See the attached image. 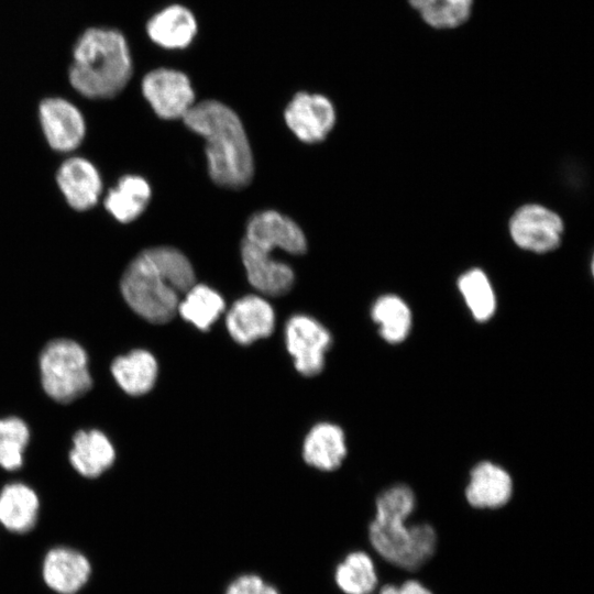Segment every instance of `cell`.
Returning <instances> with one entry per match:
<instances>
[{"instance_id": "6da1fadb", "label": "cell", "mask_w": 594, "mask_h": 594, "mask_svg": "<svg viewBox=\"0 0 594 594\" xmlns=\"http://www.w3.org/2000/svg\"><path fill=\"white\" fill-rule=\"evenodd\" d=\"M195 284L189 260L177 249L157 246L141 252L127 267L121 292L130 308L152 323L174 318L180 296Z\"/></svg>"}, {"instance_id": "7a4b0ae2", "label": "cell", "mask_w": 594, "mask_h": 594, "mask_svg": "<svg viewBox=\"0 0 594 594\" xmlns=\"http://www.w3.org/2000/svg\"><path fill=\"white\" fill-rule=\"evenodd\" d=\"M278 249L289 254L305 253L304 232L277 211L255 213L246 226L241 255L250 284L268 296L288 293L295 280L292 267L273 257V251Z\"/></svg>"}, {"instance_id": "3957f363", "label": "cell", "mask_w": 594, "mask_h": 594, "mask_svg": "<svg viewBox=\"0 0 594 594\" xmlns=\"http://www.w3.org/2000/svg\"><path fill=\"white\" fill-rule=\"evenodd\" d=\"M185 124L206 141L210 177L220 186L239 189L253 176V156L237 113L222 102L194 103L183 118Z\"/></svg>"}, {"instance_id": "277c9868", "label": "cell", "mask_w": 594, "mask_h": 594, "mask_svg": "<svg viewBox=\"0 0 594 594\" xmlns=\"http://www.w3.org/2000/svg\"><path fill=\"white\" fill-rule=\"evenodd\" d=\"M131 74L130 48L119 30L89 28L78 37L68 78L79 94L91 99L112 98L125 87Z\"/></svg>"}, {"instance_id": "5b68a950", "label": "cell", "mask_w": 594, "mask_h": 594, "mask_svg": "<svg viewBox=\"0 0 594 594\" xmlns=\"http://www.w3.org/2000/svg\"><path fill=\"white\" fill-rule=\"evenodd\" d=\"M88 355L74 340L50 341L40 354L41 384L52 399L70 403L87 393L92 385Z\"/></svg>"}, {"instance_id": "8992f818", "label": "cell", "mask_w": 594, "mask_h": 594, "mask_svg": "<svg viewBox=\"0 0 594 594\" xmlns=\"http://www.w3.org/2000/svg\"><path fill=\"white\" fill-rule=\"evenodd\" d=\"M141 88L152 109L163 119H183L195 103L189 78L176 69L151 70L143 77Z\"/></svg>"}, {"instance_id": "52a82bcc", "label": "cell", "mask_w": 594, "mask_h": 594, "mask_svg": "<svg viewBox=\"0 0 594 594\" xmlns=\"http://www.w3.org/2000/svg\"><path fill=\"white\" fill-rule=\"evenodd\" d=\"M285 338L295 367L301 375L315 376L322 371L331 336L321 323L309 316L295 315L287 321Z\"/></svg>"}, {"instance_id": "ba28073f", "label": "cell", "mask_w": 594, "mask_h": 594, "mask_svg": "<svg viewBox=\"0 0 594 594\" xmlns=\"http://www.w3.org/2000/svg\"><path fill=\"white\" fill-rule=\"evenodd\" d=\"M284 118L300 141L315 143L322 141L331 131L336 112L331 101L324 96L301 91L287 105Z\"/></svg>"}, {"instance_id": "9c48e42d", "label": "cell", "mask_w": 594, "mask_h": 594, "mask_svg": "<svg viewBox=\"0 0 594 594\" xmlns=\"http://www.w3.org/2000/svg\"><path fill=\"white\" fill-rule=\"evenodd\" d=\"M91 573L90 560L72 547H53L42 560V580L56 594H77L89 582Z\"/></svg>"}, {"instance_id": "30bf717a", "label": "cell", "mask_w": 594, "mask_h": 594, "mask_svg": "<svg viewBox=\"0 0 594 594\" xmlns=\"http://www.w3.org/2000/svg\"><path fill=\"white\" fill-rule=\"evenodd\" d=\"M513 240L522 249L548 252L560 243L563 224L560 217L539 205H527L510 219Z\"/></svg>"}, {"instance_id": "8fae6325", "label": "cell", "mask_w": 594, "mask_h": 594, "mask_svg": "<svg viewBox=\"0 0 594 594\" xmlns=\"http://www.w3.org/2000/svg\"><path fill=\"white\" fill-rule=\"evenodd\" d=\"M40 120L50 145L57 151L77 147L85 136L81 112L66 99L51 97L40 105Z\"/></svg>"}, {"instance_id": "7c38bea8", "label": "cell", "mask_w": 594, "mask_h": 594, "mask_svg": "<svg viewBox=\"0 0 594 594\" xmlns=\"http://www.w3.org/2000/svg\"><path fill=\"white\" fill-rule=\"evenodd\" d=\"M226 324L235 342L250 344L271 336L275 326V314L264 298L248 295L232 305L227 314Z\"/></svg>"}, {"instance_id": "4fadbf2b", "label": "cell", "mask_w": 594, "mask_h": 594, "mask_svg": "<svg viewBox=\"0 0 594 594\" xmlns=\"http://www.w3.org/2000/svg\"><path fill=\"white\" fill-rule=\"evenodd\" d=\"M114 460V447L102 431L82 429L74 435L69 462L81 476L98 477L112 466Z\"/></svg>"}, {"instance_id": "5bb4252c", "label": "cell", "mask_w": 594, "mask_h": 594, "mask_svg": "<svg viewBox=\"0 0 594 594\" xmlns=\"http://www.w3.org/2000/svg\"><path fill=\"white\" fill-rule=\"evenodd\" d=\"M512 494L513 481L503 468L488 461L474 466L465 490V497L471 506L496 509L506 505Z\"/></svg>"}, {"instance_id": "9a60e30c", "label": "cell", "mask_w": 594, "mask_h": 594, "mask_svg": "<svg viewBox=\"0 0 594 594\" xmlns=\"http://www.w3.org/2000/svg\"><path fill=\"white\" fill-rule=\"evenodd\" d=\"M56 179L74 209L86 210L96 205L101 191V179L89 161L81 157L65 161L57 172Z\"/></svg>"}, {"instance_id": "2e32d148", "label": "cell", "mask_w": 594, "mask_h": 594, "mask_svg": "<svg viewBox=\"0 0 594 594\" xmlns=\"http://www.w3.org/2000/svg\"><path fill=\"white\" fill-rule=\"evenodd\" d=\"M40 498L22 482H11L0 491V525L12 534H26L37 522Z\"/></svg>"}, {"instance_id": "e0dca14e", "label": "cell", "mask_w": 594, "mask_h": 594, "mask_svg": "<svg viewBox=\"0 0 594 594\" xmlns=\"http://www.w3.org/2000/svg\"><path fill=\"white\" fill-rule=\"evenodd\" d=\"M146 33L161 47L179 50L193 42L197 33V21L189 9L172 4L147 21Z\"/></svg>"}, {"instance_id": "ac0fdd59", "label": "cell", "mask_w": 594, "mask_h": 594, "mask_svg": "<svg viewBox=\"0 0 594 594\" xmlns=\"http://www.w3.org/2000/svg\"><path fill=\"white\" fill-rule=\"evenodd\" d=\"M110 370L114 381L125 394L141 396L153 388L158 366L152 353L136 349L117 356Z\"/></svg>"}, {"instance_id": "d6986e66", "label": "cell", "mask_w": 594, "mask_h": 594, "mask_svg": "<svg viewBox=\"0 0 594 594\" xmlns=\"http://www.w3.org/2000/svg\"><path fill=\"white\" fill-rule=\"evenodd\" d=\"M302 454L305 461L316 469H338L346 454L342 429L329 422L316 425L305 439Z\"/></svg>"}, {"instance_id": "ffe728a7", "label": "cell", "mask_w": 594, "mask_h": 594, "mask_svg": "<svg viewBox=\"0 0 594 594\" xmlns=\"http://www.w3.org/2000/svg\"><path fill=\"white\" fill-rule=\"evenodd\" d=\"M334 582L344 594H373L378 584L374 560L365 551L349 552L334 569Z\"/></svg>"}, {"instance_id": "44dd1931", "label": "cell", "mask_w": 594, "mask_h": 594, "mask_svg": "<svg viewBox=\"0 0 594 594\" xmlns=\"http://www.w3.org/2000/svg\"><path fill=\"white\" fill-rule=\"evenodd\" d=\"M151 198L147 182L135 175L122 177L117 187L109 190L105 206L120 222H130L145 209Z\"/></svg>"}, {"instance_id": "7402d4cb", "label": "cell", "mask_w": 594, "mask_h": 594, "mask_svg": "<svg viewBox=\"0 0 594 594\" xmlns=\"http://www.w3.org/2000/svg\"><path fill=\"white\" fill-rule=\"evenodd\" d=\"M224 310L222 297L212 288L194 284L179 301L180 316L202 331H207Z\"/></svg>"}, {"instance_id": "603a6c76", "label": "cell", "mask_w": 594, "mask_h": 594, "mask_svg": "<svg viewBox=\"0 0 594 594\" xmlns=\"http://www.w3.org/2000/svg\"><path fill=\"white\" fill-rule=\"evenodd\" d=\"M422 21L433 29H454L471 16L474 0H408Z\"/></svg>"}, {"instance_id": "cb8c5ba5", "label": "cell", "mask_w": 594, "mask_h": 594, "mask_svg": "<svg viewBox=\"0 0 594 594\" xmlns=\"http://www.w3.org/2000/svg\"><path fill=\"white\" fill-rule=\"evenodd\" d=\"M372 318L380 326V334L389 343L402 342L409 333L410 310L396 296L387 295L378 298L372 308Z\"/></svg>"}, {"instance_id": "d4e9b609", "label": "cell", "mask_w": 594, "mask_h": 594, "mask_svg": "<svg viewBox=\"0 0 594 594\" xmlns=\"http://www.w3.org/2000/svg\"><path fill=\"white\" fill-rule=\"evenodd\" d=\"M30 429L19 417L0 418V466L14 471L22 466L30 442Z\"/></svg>"}, {"instance_id": "484cf974", "label": "cell", "mask_w": 594, "mask_h": 594, "mask_svg": "<svg viewBox=\"0 0 594 594\" xmlns=\"http://www.w3.org/2000/svg\"><path fill=\"white\" fill-rule=\"evenodd\" d=\"M459 288L476 320L485 321L493 316L496 307L495 296L482 271L472 270L462 275Z\"/></svg>"}, {"instance_id": "4316f807", "label": "cell", "mask_w": 594, "mask_h": 594, "mask_svg": "<svg viewBox=\"0 0 594 594\" xmlns=\"http://www.w3.org/2000/svg\"><path fill=\"white\" fill-rule=\"evenodd\" d=\"M415 503V494L407 485L392 486L377 497L375 517L407 520Z\"/></svg>"}, {"instance_id": "83f0119b", "label": "cell", "mask_w": 594, "mask_h": 594, "mask_svg": "<svg viewBox=\"0 0 594 594\" xmlns=\"http://www.w3.org/2000/svg\"><path fill=\"white\" fill-rule=\"evenodd\" d=\"M224 594H279V591L254 573H244L233 579Z\"/></svg>"}, {"instance_id": "f1b7e54d", "label": "cell", "mask_w": 594, "mask_h": 594, "mask_svg": "<svg viewBox=\"0 0 594 594\" xmlns=\"http://www.w3.org/2000/svg\"><path fill=\"white\" fill-rule=\"evenodd\" d=\"M402 594H435L428 586L416 579H408L399 585Z\"/></svg>"}, {"instance_id": "f546056e", "label": "cell", "mask_w": 594, "mask_h": 594, "mask_svg": "<svg viewBox=\"0 0 594 594\" xmlns=\"http://www.w3.org/2000/svg\"><path fill=\"white\" fill-rule=\"evenodd\" d=\"M377 594H402V593H400L399 585L388 583V584L383 585L378 590Z\"/></svg>"}]
</instances>
